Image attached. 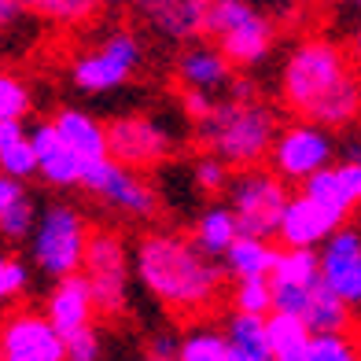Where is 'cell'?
Listing matches in <instances>:
<instances>
[{"instance_id": "cell-7", "label": "cell", "mask_w": 361, "mask_h": 361, "mask_svg": "<svg viewBox=\"0 0 361 361\" xmlns=\"http://www.w3.org/2000/svg\"><path fill=\"white\" fill-rule=\"evenodd\" d=\"M81 269H85V276H89V288H92V299H96V314H104V317L126 314L133 258H129L122 236L118 233H107V228L89 233Z\"/></svg>"}, {"instance_id": "cell-30", "label": "cell", "mask_w": 361, "mask_h": 361, "mask_svg": "<svg viewBox=\"0 0 361 361\" xmlns=\"http://www.w3.org/2000/svg\"><path fill=\"white\" fill-rule=\"evenodd\" d=\"M34 4H37V11L44 15V19L63 23V26H78V23L92 19L104 0H34Z\"/></svg>"}, {"instance_id": "cell-40", "label": "cell", "mask_w": 361, "mask_h": 361, "mask_svg": "<svg viewBox=\"0 0 361 361\" xmlns=\"http://www.w3.org/2000/svg\"><path fill=\"white\" fill-rule=\"evenodd\" d=\"M354 48H357V56H361V26L354 30Z\"/></svg>"}, {"instance_id": "cell-20", "label": "cell", "mask_w": 361, "mask_h": 361, "mask_svg": "<svg viewBox=\"0 0 361 361\" xmlns=\"http://www.w3.org/2000/svg\"><path fill=\"white\" fill-rule=\"evenodd\" d=\"M225 339H228V361H276L269 350L266 317L262 314L233 310V317L225 324Z\"/></svg>"}, {"instance_id": "cell-14", "label": "cell", "mask_w": 361, "mask_h": 361, "mask_svg": "<svg viewBox=\"0 0 361 361\" xmlns=\"http://www.w3.org/2000/svg\"><path fill=\"white\" fill-rule=\"evenodd\" d=\"M133 8L166 41H195L207 34L210 0H133Z\"/></svg>"}, {"instance_id": "cell-24", "label": "cell", "mask_w": 361, "mask_h": 361, "mask_svg": "<svg viewBox=\"0 0 361 361\" xmlns=\"http://www.w3.org/2000/svg\"><path fill=\"white\" fill-rule=\"evenodd\" d=\"M0 173H11L19 180H26L30 173H37L34 144H30V133L23 129L19 118L0 122Z\"/></svg>"}, {"instance_id": "cell-25", "label": "cell", "mask_w": 361, "mask_h": 361, "mask_svg": "<svg viewBox=\"0 0 361 361\" xmlns=\"http://www.w3.org/2000/svg\"><path fill=\"white\" fill-rule=\"evenodd\" d=\"M236 236H240V221H236V214H233V207H228V203L207 207L200 214V221H195V233H192V240L200 243L210 258L225 255L228 243H233Z\"/></svg>"}, {"instance_id": "cell-6", "label": "cell", "mask_w": 361, "mask_h": 361, "mask_svg": "<svg viewBox=\"0 0 361 361\" xmlns=\"http://www.w3.org/2000/svg\"><path fill=\"white\" fill-rule=\"evenodd\" d=\"M288 200V185L276 170L243 166V173L228 180V207L240 221V233L247 236H276Z\"/></svg>"}, {"instance_id": "cell-2", "label": "cell", "mask_w": 361, "mask_h": 361, "mask_svg": "<svg viewBox=\"0 0 361 361\" xmlns=\"http://www.w3.org/2000/svg\"><path fill=\"white\" fill-rule=\"evenodd\" d=\"M137 281L155 299L177 314H200L210 310L221 295V269L195 240L180 233H147L133 251Z\"/></svg>"}, {"instance_id": "cell-34", "label": "cell", "mask_w": 361, "mask_h": 361, "mask_svg": "<svg viewBox=\"0 0 361 361\" xmlns=\"http://www.w3.org/2000/svg\"><path fill=\"white\" fill-rule=\"evenodd\" d=\"M26 288H30V269L15 255L0 251V302L19 299V295H26Z\"/></svg>"}, {"instance_id": "cell-43", "label": "cell", "mask_w": 361, "mask_h": 361, "mask_svg": "<svg viewBox=\"0 0 361 361\" xmlns=\"http://www.w3.org/2000/svg\"><path fill=\"white\" fill-rule=\"evenodd\" d=\"M354 4H361V0H354Z\"/></svg>"}, {"instance_id": "cell-26", "label": "cell", "mask_w": 361, "mask_h": 361, "mask_svg": "<svg viewBox=\"0 0 361 361\" xmlns=\"http://www.w3.org/2000/svg\"><path fill=\"white\" fill-rule=\"evenodd\" d=\"M302 317H306V324L314 328V332H343V328L350 324V306L321 281L314 288V295H310Z\"/></svg>"}, {"instance_id": "cell-11", "label": "cell", "mask_w": 361, "mask_h": 361, "mask_svg": "<svg viewBox=\"0 0 361 361\" xmlns=\"http://www.w3.org/2000/svg\"><path fill=\"white\" fill-rule=\"evenodd\" d=\"M0 361H67V339L48 314H11L0 324Z\"/></svg>"}, {"instance_id": "cell-36", "label": "cell", "mask_w": 361, "mask_h": 361, "mask_svg": "<svg viewBox=\"0 0 361 361\" xmlns=\"http://www.w3.org/2000/svg\"><path fill=\"white\" fill-rule=\"evenodd\" d=\"M180 104H185V111H188V118H207L210 111H214V100H210V92H203V89H185V96H180Z\"/></svg>"}, {"instance_id": "cell-17", "label": "cell", "mask_w": 361, "mask_h": 361, "mask_svg": "<svg viewBox=\"0 0 361 361\" xmlns=\"http://www.w3.org/2000/svg\"><path fill=\"white\" fill-rule=\"evenodd\" d=\"M30 144H34V155H37V173L48 185H56V188L81 185V166H85V162L59 140L52 122H41V126L30 129Z\"/></svg>"}, {"instance_id": "cell-8", "label": "cell", "mask_w": 361, "mask_h": 361, "mask_svg": "<svg viewBox=\"0 0 361 361\" xmlns=\"http://www.w3.org/2000/svg\"><path fill=\"white\" fill-rule=\"evenodd\" d=\"M144 63V44L133 30H111V34L81 52L71 67V78L81 92H111L126 85L129 78L137 74V67Z\"/></svg>"}, {"instance_id": "cell-15", "label": "cell", "mask_w": 361, "mask_h": 361, "mask_svg": "<svg viewBox=\"0 0 361 361\" xmlns=\"http://www.w3.org/2000/svg\"><path fill=\"white\" fill-rule=\"evenodd\" d=\"M44 314L63 332V339L74 336L78 328H89L92 317H96V299H92L89 276L85 273L59 276L56 288L48 291V299H44Z\"/></svg>"}, {"instance_id": "cell-41", "label": "cell", "mask_w": 361, "mask_h": 361, "mask_svg": "<svg viewBox=\"0 0 361 361\" xmlns=\"http://www.w3.org/2000/svg\"><path fill=\"white\" fill-rule=\"evenodd\" d=\"M144 361H177V357H162V354H147Z\"/></svg>"}, {"instance_id": "cell-31", "label": "cell", "mask_w": 361, "mask_h": 361, "mask_svg": "<svg viewBox=\"0 0 361 361\" xmlns=\"http://www.w3.org/2000/svg\"><path fill=\"white\" fill-rule=\"evenodd\" d=\"M30 107H34V96H30L26 81H19L8 71H0V122H8V118L23 122L30 114Z\"/></svg>"}, {"instance_id": "cell-29", "label": "cell", "mask_w": 361, "mask_h": 361, "mask_svg": "<svg viewBox=\"0 0 361 361\" xmlns=\"http://www.w3.org/2000/svg\"><path fill=\"white\" fill-rule=\"evenodd\" d=\"M233 302L243 314H262L266 317L273 310V284L269 276H240L236 291H233Z\"/></svg>"}, {"instance_id": "cell-39", "label": "cell", "mask_w": 361, "mask_h": 361, "mask_svg": "<svg viewBox=\"0 0 361 361\" xmlns=\"http://www.w3.org/2000/svg\"><path fill=\"white\" fill-rule=\"evenodd\" d=\"M177 350H180V339H173V336H159L152 343V354H162V357H177Z\"/></svg>"}, {"instance_id": "cell-9", "label": "cell", "mask_w": 361, "mask_h": 361, "mask_svg": "<svg viewBox=\"0 0 361 361\" xmlns=\"http://www.w3.org/2000/svg\"><path fill=\"white\" fill-rule=\"evenodd\" d=\"M81 188H89L92 195H100L111 210H118V214L133 218V221H147V218L159 214L155 188L147 185L137 170L122 166V162L111 159V155L92 159V162L81 166Z\"/></svg>"}, {"instance_id": "cell-1", "label": "cell", "mask_w": 361, "mask_h": 361, "mask_svg": "<svg viewBox=\"0 0 361 361\" xmlns=\"http://www.w3.org/2000/svg\"><path fill=\"white\" fill-rule=\"evenodd\" d=\"M281 96L299 118L317 126H350L361 114V81L343 48L324 37L295 44L281 71Z\"/></svg>"}, {"instance_id": "cell-10", "label": "cell", "mask_w": 361, "mask_h": 361, "mask_svg": "<svg viewBox=\"0 0 361 361\" xmlns=\"http://www.w3.org/2000/svg\"><path fill=\"white\" fill-rule=\"evenodd\" d=\"M269 159H273V170L284 180H306L317 170L336 162V140L328 133V126L302 118V122L284 126L276 133V140L269 147Z\"/></svg>"}, {"instance_id": "cell-23", "label": "cell", "mask_w": 361, "mask_h": 361, "mask_svg": "<svg viewBox=\"0 0 361 361\" xmlns=\"http://www.w3.org/2000/svg\"><path fill=\"white\" fill-rule=\"evenodd\" d=\"M302 192L310 195V200H317L324 210H332L339 221H347V214L361 203L357 195H354V188L347 185V177H343L339 162H332V166L317 170L314 177H306V180H302Z\"/></svg>"}, {"instance_id": "cell-21", "label": "cell", "mask_w": 361, "mask_h": 361, "mask_svg": "<svg viewBox=\"0 0 361 361\" xmlns=\"http://www.w3.org/2000/svg\"><path fill=\"white\" fill-rule=\"evenodd\" d=\"M266 336L269 350L276 361H302L310 343H314V328L299 314H284V310H269L266 314Z\"/></svg>"}, {"instance_id": "cell-22", "label": "cell", "mask_w": 361, "mask_h": 361, "mask_svg": "<svg viewBox=\"0 0 361 361\" xmlns=\"http://www.w3.org/2000/svg\"><path fill=\"white\" fill-rule=\"evenodd\" d=\"M276 255L281 251L269 243V236L240 233L233 243H228V251L221 258H225V273H233L240 281V276H269L273 266H276Z\"/></svg>"}, {"instance_id": "cell-38", "label": "cell", "mask_w": 361, "mask_h": 361, "mask_svg": "<svg viewBox=\"0 0 361 361\" xmlns=\"http://www.w3.org/2000/svg\"><path fill=\"white\" fill-rule=\"evenodd\" d=\"M30 4H34V0H0V30H8Z\"/></svg>"}, {"instance_id": "cell-5", "label": "cell", "mask_w": 361, "mask_h": 361, "mask_svg": "<svg viewBox=\"0 0 361 361\" xmlns=\"http://www.w3.org/2000/svg\"><path fill=\"white\" fill-rule=\"evenodd\" d=\"M85 243H89V225L81 218V210L71 203H52L44 207L37 218V228L30 236V251L44 276H71L85 262Z\"/></svg>"}, {"instance_id": "cell-3", "label": "cell", "mask_w": 361, "mask_h": 361, "mask_svg": "<svg viewBox=\"0 0 361 361\" xmlns=\"http://www.w3.org/2000/svg\"><path fill=\"white\" fill-rule=\"evenodd\" d=\"M281 133L273 107L240 96H228L225 104H214V111L200 118V137L214 155H221L228 166H255L269 155V147Z\"/></svg>"}, {"instance_id": "cell-35", "label": "cell", "mask_w": 361, "mask_h": 361, "mask_svg": "<svg viewBox=\"0 0 361 361\" xmlns=\"http://www.w3.org/2000/svg\"><path fill=\"white\" fill-rule=\"evenodd\" d=\"M100 354H104V343L92 324L67 336V361H100Z\"/></svg>"}, {"instance_id": "cell-28", "label": "cell", "mask_w": 361, "mask_h": 361, "mask_svg": "<svg viewBox=\"0 0 361 361\" xmlns=\"http://www.w3.org/2000/svg\"><path fill=\"white\" fill-rule=\"evenodd\" d=\"M302 361H361V339L343 332H314V343Z\"/></svg>"}, {"instance_id": "cell-13", "label": "cell", "mask_w": 361, "mask_h": 361, "mask_svg": "<svg viewBox=\"0 0 361 361\" xmlns=\"http://www.w3.org/2000/svg\"><path fill=\"white\" fill-rule=\"evenodd\" d=\"M321 281L332 288L350 310L361 306V228L339 225L332 236L321 243Z\"/></svg>"}, {"instance_id": "cell-32", "label": "cell", "mask_w": 361, "mask_h": 361, "mask_svg": "<svg viewBox=\"0 0 361 361\" xmlns=\"http://www.w3.org/2000/svg\"><path fill=\"white\" fill-rule=\"evenodd\" d=\"M228 180H233V173H228V162L221 155H200L195 159V166H192V185L207 192V195H218L228 188Z\"/></svg>"}, {"instance_id": "cell-37", "label": "cell", "mask_w": 361, "mask_h": 361, "mask_svg": "<svg viewBox=\"0 0 361 361\" xmlns=\"http://www.w3.org/2000/svg\"><path fill=\"white\" fill-rule=\"evenodd\" d=\"M23 195H26V188H23V180H19V177L0 173V218H4L8 210L23 200Z\"/></svg>"}, {"instance_id": "cell-12", "label": "cell", "mask_w": 361, "mask_h": 361, "mask_svg": "<svg viewBox=\"0 0 361 361\" xmlns=\"http://www.w3.org/2000/svg\"><path fill=\"white\" fill-rule=\"evenodd\" d=\"M107 152L129 170H152L170 155V133L147 114H126L107 126Z\"/></svg>"}, {"instance_id": "cell-16", "label": "cell", "mask_w": 361, "mask_h": 361, "mask_svg": "<svg viewBox=\"0 0 361 361\" xmlns=\"http://www.w3.org/2000/svg\"><path fill=\"white\" fill-rule=\"evenodd\" d=\"M339 225L343 221L332 214V210H324L317 200H310V195L302 192V195H295V200H288V210L281 218L276 236H281L284 247H317V243H324Z\"/></svg>"}, {"instance_id": "cell-18", "label": "cell", "mask_w": 361, "mask_h": 361, "mask_svg": "<svg viewBox=\"0 0 361 361\" xmlns=\"http://www.w3.org/2000/svg\"><path fill=\"white\" fill-rule=\"evenodd\" d=\"M177 78L185 81V89L218 92L233 81V63L218 44H192L177 56Z\"/></svg>"}, {"instance_id": "cell-33", "label": "cell", "mask_w": 361, "mask_h": 361, "mask_svg": "<svg viewBox=\"0 0 361 361\" xmlns=\"http://www.w3.org/2000/svg\"><path fill=\"white\" fill-rule=\"evenodd\" d=\"M34 228H37V210H34V200H26V195L8 210L4 218H0V236L11 240V243L30 240V236H34Z\"/></svg>"}, {"instance_id": "cell-19", "label": "cell", "mask_w": 361, "mask_h": 361, "mask_svg": "<svg viewBox=\"0 0 361 361\" xmlns=\"http://www.w3.org/2000/svg\"><path fill=\"white\" fill-rule=\"evenodd\" d=\"M52 126H56L59 140L67 144L81 162H92V159L111 155V152H107V126H104L100 118H92L89 111L63 107L56 118H52Z\"/></svg>"}, {"instance_id": "cell-42", "label": "cell", "mask_w": 361, "mask_h": 361, "mask_svg": "<svg viewBox=\"0 0 361 361\" xmlns=\"http://www.w3.org/2000/svg\"><path fill=\"white\" fill-rule=\"evenodd\" d=\"M104 4H111V8H122V4H133V0H104Z\"/></svg>"}, {"instance_id": "cell-27", "label": "cell", "mask_w": 361, "mask_h": 361, "mask_svg": "<svg viewBox=\"0 0 361 361\" xmlns=\"http://www.w3.org/2000/svg\"><path fill=\"white\" fill-rule=\"evenodd\" d=\"M177 361H228V339L218 328H192V332L180 339Z\"/></svg>"}, {"instance_id": "cell-4", "label": "cell", "mask_w": 361, "mask_h": 361, "mask_svg": "<svg viewBox=\"0 0 361 361\" xmlns=\"http://www.w3.org/2000/svg\"><path fill=\"white\" fill-rule=\"evenodd\" d=\"M207 34L218 41L233 67L251 71L266 63L276 44V26L262 15L251 0H210L207 8Z\"/></svg>"}]
</instances>
